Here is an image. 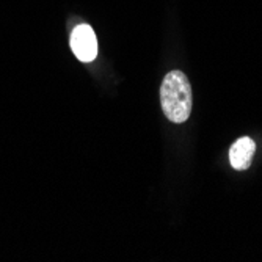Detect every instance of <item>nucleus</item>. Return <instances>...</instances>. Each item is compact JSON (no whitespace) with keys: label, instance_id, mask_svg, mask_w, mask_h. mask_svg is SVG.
Masks as SVG:
<instances>
[{"label":"nucleus","instance_id":"obj_1","mask_svg":"<svg viewBox=\"0 0 262 262\" xmlns=\"http://www.w3.org/2000/svg\"><path fill=\"white\" fill-rule=\"evenodd\" d=\"M160 104L171 123H184L192 113V86L182 71H171L160 85Z\"/></svg>","mask_w":262,"mask_h":262},{"label":"nucleus","instance_id":"obj_2","mask_svg":"<svg viewBox=\"0 0 262 262\" xmlns=\"http://www.w3.org/2000/svg\"><path fill=\"white\" fill-rule=\"evenodd\" d=\"M71 49L80 61H93L98 55V39L94 30L86 24L76 27L71 33Z\"/></svg>","mask_w":262,"mask_h":262},{"label":"nucleus","instance_id":"obj_3","mask_svg":"<svg viewBox=\"0 0 262 262\" xmlns=\"http://www.w3.org/2000/svg\"><path fill=\"white\" fill-rule=\"evenodd\" d=\"M256 151L254 141L250 137H242L237 140L229 149V162L234 170H247L253 162V156Z\"/></svg>","mask_w":262,"mask_h":262}]
</instances>
